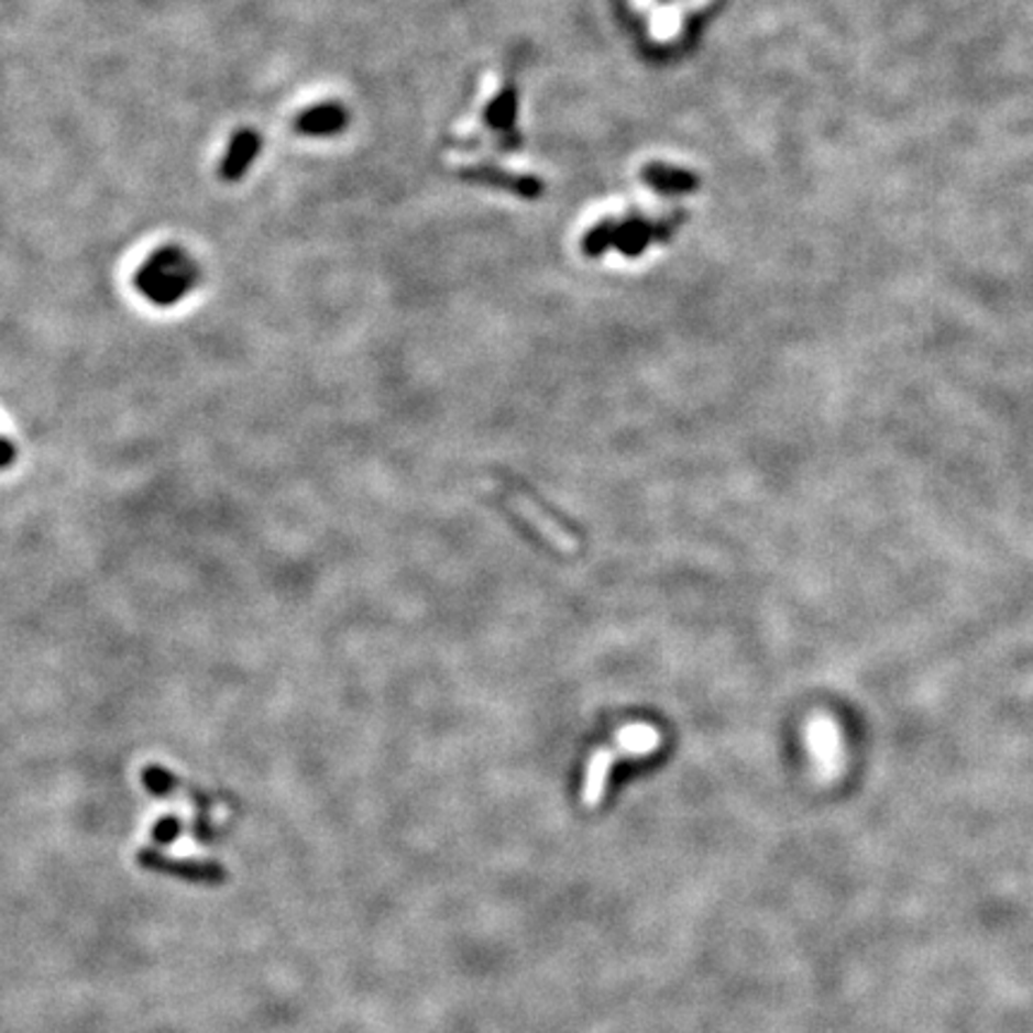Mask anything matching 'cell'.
Returning <instances> with one entry per match:
<instances>
[{
	"label": "cell",
	"mask_w": 1033,
	"mask_h": 1033,
	"mask_svg": "<svg viewBox=\"0 0 1033 1033\" xmlns=\"http://www.w3.org/2000/svg\"><path fill=\"white\" fill-rule=\"evenodd\" d=\"M180 831H183L180 818H177V816H165V818H161V821L156 823V828H154V833H151V837H154L158 845H171L173 839H175L177 835H180Z\"/></svg>",
	"instance_id": "9c48e42d"
},
{
	"label": "cell",
	"mask_w": 1033,
	"mask_h": 1033,
	"mask_svg": "<svg viewBox=\"0 0 1033 1033\" xmlns=\"http://www.w3.org/2000/svg\"><path fill=\"white\" fill-rule=\"evenodd\" d=\"M644 180L658 191H663V195H682V191H692L699 185L692 173L674 171L668 168V165H651V168H646Z\"/></svg>",
	"instance_id": "52a82bcc"
},
{
	"label": "cell",
	"mask_w": 1033,
	"mask_h": 1033,
	"mask_svg": "<svg viewBox=\"0 0 1033 1033\" xmlns=\"http://www.w3.org/2000/svg\"><path fill=\"white\" fill-rule=\"evenodd\" d=\"M197 259L180 244H165L146 256L134 275L136 293L156 307H175L199 285Z\"/></svg>",
	"instance_id": "6da1fadb"
},
{
	"label": "cell",
	"mask_w": 1033,
	"mask_h": 1033,
	"mask_svg": "<svg viewBox=\"0 0 1033 1033\" xmlns=\"http://www.w3.org/2000/svg\"><path fill=\"white\" fill-rule=\"evenodd\" d=\"M261 146H264V142H261V134L254 128H242L232 134L226 156L220 161V180L240 183L256 163Z\"/></svg>",
	"instance_id": "5b68a950"
},
{
	"label": "cell",
	"mask_w": 1033,
	"mask_h": 1033,
	"mask_svg": "<svg viewBox=\"0 0 1033 1033\" xmlns=\"http://www.w3.org/2000/svg\"><path fill=\"white\" fill-rule=\"evenodd\" d=\"M493 491L501 495L503 503L513 509V513L519 517V519H525L527 525L541 536V539L548 543V546H553L556 550H560V553L564 556H574L576 550H580V539H576V536L564 527L560 525V521L548 513V509L543 505L536 503L534 498H529L527 493H521L513 486H505V484H493Z\"/></svg>",
	"instance_id": "3957f363"
},
{
	"label": "cell",
	"mask_w": 1033,
	"mask_h": 1033,
	"mask_svg": "<svg viewBox=\"0 0 1033 1033\" xmlns=\"http://www.w3.org/2000/svg\"><path fill=\"white\" fill-rule=\"evenodd\" d=\"M350 122L348 108L336 103V101H326V103H316L307 110H301L295 120V130L305 136H314V140H326V136H336L340 134Z\"/></svg>",
	"instance_id": "8992f818"
},
{
	"label": "cell",
	"mask_w": 1033,
	"mask_h": 1033,
	"mask_svg": "<svg viewBox=\"0 0 1033 1033\" xmlns=\"http://www.w3.org/2000/svg\"><path fill=\"white\" fill-rule=\"evenodd\" d=\"M140 864L146 866L151 871L158 873H173V876H183L187 880H195V883H209L218 886L226 880V869L213 861H187V859H168L163 857L156 849H142L140 851Z\"/></svg>",
	"instance_id": "277c9868"
},
{
	"label": "cell",
	"mask_w": 1033,
	"mask_h": 1033,
	"mask_svg": "<svg viewBox=\"0 0 1033 1033\" xmlns=\"http://www.w3.org/2000/svg\"><path fill=\"white\" fill-rule=\"evenodd\" d=\"M488 122L493 128H505L507 132H513V122H515V94L505 91L501 94V99L495 101L488 110Z\"/></svg>",
	"instance_id": "ba28073f"
},
{
	"label": "cell",
	"mask_w": 1033,
	"mask_h": 1033,
	"mask_svg": "<svg viewBox=\"0 0 1033 1033\" xmlns=\"http://www.w3.org/2000/svg\"><path fill=\"white\" fill-rule=\"evenodd\" d=\"M658 729L651 725H627L623 733L617 735L615 744H605L589 756L586 770H584V784H582V802L586 809H596L603 802L605 788H608V778L613 763L617 759H644L660 749Z\"/></svg>",
	"instance_id": "7a4b0ae2"
},
{
	"label": "cell",
	"mask_w": 1033,
	"mask_h": 1033,
	"mask_svg": "<svg viewBox=\"0 0 1033 1033\" xmlns=\"http://www.w3.org/2000/svg\"><path fill=\"white\" fill-rule=\"evenodd\" d=\"M15 460V448H12L6 438H0V470Z\"/></svg>",
	"instance_id": "30bf717a"
}]
</instances>
